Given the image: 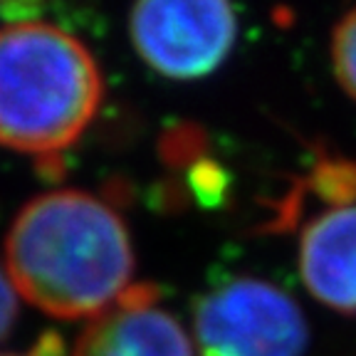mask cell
<instances>
[{
    "label": "cell",
    "instance_id": "cell-1",
    "mask_svg": "<svg viewBox=\"0 0 356 356\" xmlns=\"http://www.w3.org/2000/svg\"><path fill=\"white\" fill-rule=\"evenodd\" d=\"M6 270L13 287L52 317H97L131 287L127 222L84 191L42 193L20 208L8 230Z\"/></svg>",
    "mask_w": 356,
    "mask_h": 356
},
{
    "label": "cell",
    "instance_id": "cell-2",
    "mask_svg": "<svg viewBox=\"0 0 356 356\" xmlns=\"http://www.w3.org/2000/svg\"><path fill=\"white\" fill-rule=\"evenodd\" d=\"M104 84L95 55L42 20L0 28V144L55 156L87 131Z\"/></svg>",
    "mask_w": 356,
    "mask_h": 356
},
{
    "label": "cell",
    "instance_id": "cell-3",
    "mask_svg": "<svg viewBox=\"0 0 356 356\" xmlns=\"http://www.w3.org/2000/svg\"><path fill=\"white\" fill-rule=\"evenodd\" d=\"M200 356H305V312L277 284L235 277L200 297L193 314Z\"/></svg>",
    "mask_w": 356,
    "mask_h": 356
},
{
    "label": "cell",
    "instance_id": "cell-4",
    "mask_svg": "<svg viewBox=\"0 0 356 356\" xmlns=\"http://www.w3.org/2000/svg\"><path fill=\"white\" fill-rule=\"evenodd\" d=\"M129 38L166 79L216 72L238 40V15L222 0H146L129 13Z\"/></svg>",
    "mask_w": 356,
    "mask_h": 356
},
{
    "label": "cell",
    "instance_id": "cell-5",
    "mask_svg": "<svg viewBox=\"0 0 356 356\" xmlns=\"http://www.w3.org/2000/svg\"><path fill=\"white\" fill-rule=\"evenodd\" d=\"M156 297L149 284H131L84 327L74 356H195L186 329Z\"/></svg>",
    "mask_w": 356,
    "mask_h": 356
},
{
    "label": "cell",
    "instance_id": "cell-6",
    "mask_svg": "<svg viewBox=\"0 0 356 356\" xmlns=\"http://www.w3.org/2000/svg\"><path fill=\"white\" fill-rule=\"evenodd\" d=\"M300 275L329 309L356 314V206H337L302 230Z\"/></svg>",
    "mask_w": 356,
    "mask_h": 356
},
{
    "label": "cell",
    "instance_id": "cell-7",
    "mask_svg": "<svg viewBox=\"0 0 356 356\" xmlns=\"http://www.w3.org/2000/svg\"><path fill=\"white\" fill-rule=\"evenodd\" d=\"M332 65L337 82L356 102V8L346 13L332 35Z\"/></svg>",
    "mask_w": 356,
    "mask_h": 356
},
{
    "label": "cell",
    "instance_id": "cell-8",
    "mask_svg": "<svg viewBox=\"0 0 356 356\" xmlns=\"http://www.w3.org/2000/svg\"><path fill=\"white\" fill-rule=\"evenodd\" d=\"M17 319V289L13 287L10 275L0 265V339H6Z\"/></svg>",
    "mask_w": 356,
    "mask_h": 356
},
{
    "label": "cell",
    "instance_id": "cell-9",
    "mask_svg": "<svg viewBox=\"0 0 356 356\" xmlns=\"http://www.w3.org/2000/svg\"><path fill=\"white\" fill-rule=\"evenodd\" d=\"M0 356H17V354H0Z\"/></svg>",
    "mask_w": 356,
    "mask_h": 356
}]
</instances>
